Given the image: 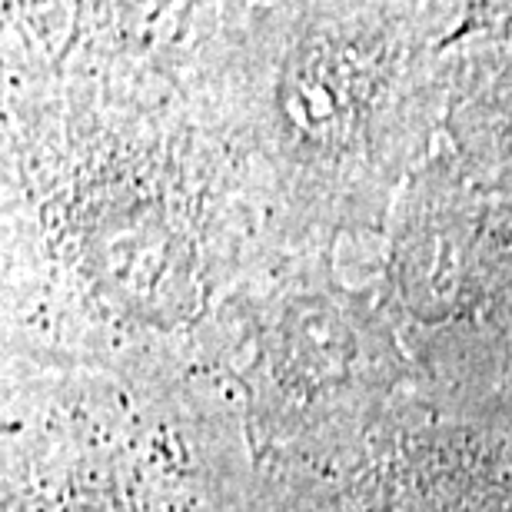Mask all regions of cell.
I'll return each mask as SVG.
<instances>
[{"label":"cell","instance_id":"6da1fadb","mask_svg":"<svg viewBox=\"0 0 512 512\" xmlns=\"http://www.w3.org/2000/svg\"><path fill=\"white\" fill-rule=\"evenodd\" d=\"M110 446L74 443V433L64 439V446H54L40 439L34 456L17 463V479L7 476L10 486H17V496L10 493L7 512H180L177 496H157L153 486H160L163 476L157 463L137 466V459L120 456Z\"/></svg>","mask_w":512,"mask_h":512}]
</instances>
